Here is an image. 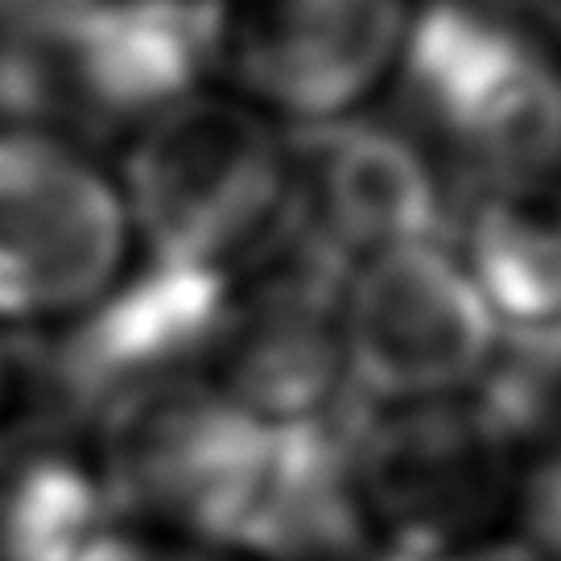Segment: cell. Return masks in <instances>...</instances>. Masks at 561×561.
Listing matches in <instances>:
<instances>
[{
  "label": "cell",
  "mask_w": 561,
  "mask_h": 561,
  "mask_svg": "<svg viewBox=\"0 0 561 561\" xmlns=\"http://www.w3.org/2000/svg\"><path fill=\"white\" fill-rule=\"evenodd\" d=\"M210 70L203 0H13L9 124L137 133Z\"/></svg>",
  "instance_id": "6da1fadb"
},
{
  "label": "cell",
  "mask_w": 561,
  "mask_h": 561,
  "mask_svg": "<svg viewBox=\"0 0 561 561\" xmlns=\"http://www.w3.org/2000/svg\"><path fill=\"white\" fill-rule=\"evenodd\" d=\"M121 203L145 261L236 277L285 224V137L252 104L194 91L133 133Z\"/></svg>",
  "instance_id": "7a4b0ae2"
},
{
  "label": "cell",
  "mask_w": 561,
  "mask_h": 561,
  "mask_svg": "<svg viewBox=\"0 0 561 561\" xmlns=\"http://www.w3.org/2000/svg\"><path fill=\"white\" fill-rule=\"evenodd\" d=\"M392 70L409 124L474 182L561 170V70L516 18L474 0H425Z\"/></svg>",
  "instance_id": "3957f363"
},
{
  "label": "cell",
  "mask_w": 561,
  "mask_h": 561,
  "mask_svg": "<svg viewBox=\"0 0 561 561\" xmlns=\"http://www.w3.org/2000/svg\"><path fill=\"white\" fill-rule=\"evenodd\" d=\"M100 471L124 520L174 528L191 545L236 549L264 488L273 425L215 380H182L121 404L100 425Z\"/></svg>",
  "instance_id": "277c9868"
},
{
  "label": "cell",
  "mask_w": 561,
  "mask_h": 561,
  "mask_svg": "<svg viewBox=\"0 0 561 561\" xmlns=\"http://www.w3.org/2000/svg\"><path fill=\"white\" fill-rule=\"evenodd\" d=\"M236 277L145 261L58 322L42 347V388L58 425H100L121 404L182 380H210Z\"/></svg>",
  "instance_id": "5b68a950"
},
{
  "label": "cell",
  "mask_w": 561,
  "mask_h": 561,
  "mask_svg": "<svg viewBox=\"0 0 561 561\" xmlns=\"http://www.w3.org/2000/svg\"><path fill=\"white\" fill-rule=\"evenodd\" d=\"M128 261L121 186L67 137L0 124V322L58 327Z\"/></svg>",
  "instance_id": "8992f818"
},
{
  "label": "cell",
  "mask_w": 561,
  "mask_h": 561,
  "mask_svg": "<svg viewBox=\"0 0 561 561\" xmlns=\"http://www.w3.org/2000/svg\"><path fill=\"white\" fill-rule=\"evenodd\" d=\"M500 322L446 240L385 248L351 264L343 355L351 392L371 404L450 401L479 385Z\"/></svg>",
  "instance_id": "52a82bcc"
},
{
  "label": "cell",
  "mask_w": 561,
  "mask_h": 561,
  "mask_svg": "<svg viewBox=\"0 0 561 561\" xmlns=\"http://www.w3.org/2000/svg\"><path fill=\"white\" fill-rule=\"evenodd\" d=\"M210 70L294 124L355 112L397 67L409 0H203Z\"/></svg>",
  "instance_id": "ba28073f"
},
{
  "label": "cell",
  "mask_w": 561,
  "mask_h": 561,
  "mask_svg": "<svg viewBox=\"0 0 561 561\" xmlns=\"http://www.w3.org/2000/svg\"><path fill=\"white\" fill-rule=\"evenodd\" d=\"M289 219L339 261H364L385 248L446 240L450 203L434 165L404 128L368 116L294 124Z\"/></svg>",
  "instance_id": "9c48e42d"
},
{
  "label": "cell",
  "mask_w": 561,
  "mask_h": 561,
  "mask_svg": "<svg viewBox=\"0 0 561 561\" xmlns=\"http://www.w3.org/2000/svg\"><path fill=\"white\" fill-rule=\"evenodd\" d=\"M124 533L100 462L58 430L0 438V561H95Z\"/></svg>",
  "instance_id": "30bf717a"
},
{
  "label": "cell",
  "mask_w": 561,
  "mask_h": 561,
  "mask_svg": "<svg viewBox=\"0 0 561 561\" xmlns=\"http://www.w3.org/2000/svg\"><path fill=\"white\" fill-rule=\"evenodd\" d=\"M458 261L500 327L561 322V170L474 182Z\"/></svg>",
  "instance_id": "8fae6325"
},
{
  "label": "cell",
  "mask_w": 561,
  "mask_h": 561,
  "mask_svg": "<svg viewBox=\"0 0 561 561\" xmlns=\"http://www.w3.org/2000/svg\"><path fill=\"white\" fill-rule=\"evenodd\" d=\"M520 516L537 553L561 561V442L533 458L520 483Z\"/></svg>",
  "instance_id": "7c38bea8"
},
{
  "label": "cell",
  "mask_w": 561,
  "mask_h": 561,
  "mask_svg": "<svg viewBox=\"0 0 561 561\" xmlns=\"http://www.w3.org/2000/svg\"><path fill=\"white\" fill-rule=\"evenodd\" d=\"M385 561H545L533 545L512 541H479V545H450L425 558H385Z\"/></svg>",
  "instance_id": "4fadbf2b"
},
{
  "label": "cell",
  "mask_w": 561,
  "mask_h": 561,
  "mask_svg": "<svg viewBox=\"0 0 561 561\" xmlns=\"http://www.w3.org/2000/svg\"><path fill=\"white\" fill-rule=\"evenodd\" d=\"M9 62H13V0H0V124H9Z\"/></svg>",
  "instance_id": "5bb4252c"
},
{
  "label": "cell",
  "mask_w": 561,
  "mask_h": 561,
  "mask_svg": "<svg viewBox=\"0 0 561 561\" xmlns=\"http://www.w3.org/2000/svg\"><path fill=\"white\" fill-rule=\"evenodd\" d=\"M4 385H9V355H4V343H0V401H4Z\"/></svg>",
  "instance_id": "9a60e30c"
}]
</instances>
